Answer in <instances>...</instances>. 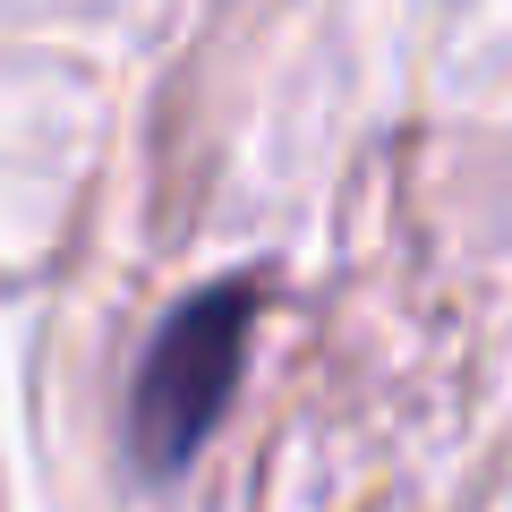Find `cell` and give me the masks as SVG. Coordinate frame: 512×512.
Returning a JSON list of instances; mask_svg holds the SVG:
<instances>
[{"instance_id": "obj_1", "label": "cell", "mask_w": 512, "mask_h": 512, "mask_svg": "<svg viewBox=\"0 0 512 512\" xmlns=\"http://www.w3.org/2000/svg\"><path fill=\"white\" fill-rule=\"evenodd\" d=\"M265 291L256 282H205L197 299L154 325L146 359H137V393H128V444L146 470H180L231 410V384L248 367V333Z\"/></svg>"}]
</instances>
